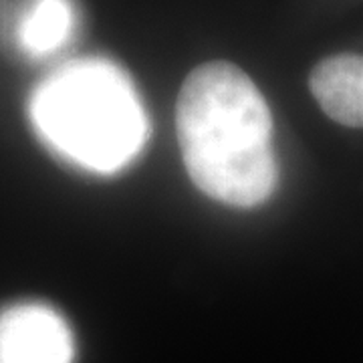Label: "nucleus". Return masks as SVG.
Returning a JSON list of instances; mask_svg holds the SVG:
<instances>
[{
  "label": "nucleus",
  "mask_w": 363,
  "mask_h": 363,
  "mask_svg": "<svg viewBox=\"0 0 363 363\" xmlns=\"http://www.w3.org/2000/svg\"><path fill=\"white\" fill-rule=\"evenodd\" d=\"M176 125L190 178L210 198L252 208L277 184L272 119L262 93L240 67H196L178 95Z\"/></svg>",
  "instance_id": "f257e3e1"
},
{
  "label": "nucleus",
  "mask_w": 363,
  "mask_h": 363,
  "mask_svg": "<svg viewBox=\"0 0 363 363\" xmlns=\"http://www.w3.org/2000/svg\"><path fill=\"white\" fill-rule=\"evenodd\" d=\"M43 140L93 172H116L142 150L145 116L130 79L101 59L75 61L45 79L30 99Z\"/></svg>",
  "instance_id": "f03ea898"
},
{
  "label": "nucleus",
  "mask_w": 363,
  "mask_h": 363,
  "mask_svg": "<svg viewBox=\"0 0 363 363\" xmlns=\"http://www.w3.org/2000/svg\"><path fill=\"white\" fill-rule=\"evenodd\" d=\"M71 362V331L52 309L18 305L0 313V363Z\"/></svg>",
  "instance_id": "7ed1b4c3"
},
{
  "label": "nucleus",
  "mask_w": 363,
  "mask_h": 363,
  "mask_svg": "<svg viewBox=\"0 0 363 363\" xmlns=\"http://www.w3.org/2000/svg\"><path fill=\"white\" fill-rule=\"evenodd\" d=\"M309 89L333 121L363 128V57L333 55L313 67Z\"/></svg>",
  "instance_id": "20e7f679"
},
{
  "label": "nucleus",
  "mask_w": 363,
  "mask_h": 363,
  "mask_svg": "<svg viewBox=\"0 0 363 363\" xmlns=\"http://www.w3.org/2000/svg\"><path fill=\"white\" fill-rule=\"evenodd\" d=\"M73 26L69 0H35L21 25V43L33 55H47L61 47Z\"/></svg>",
  "instance_id": "39448f33"
}]
</instances>
